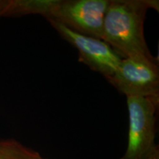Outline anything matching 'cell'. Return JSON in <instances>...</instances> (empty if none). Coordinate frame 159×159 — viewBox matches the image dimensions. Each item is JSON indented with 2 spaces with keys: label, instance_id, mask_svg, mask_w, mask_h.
<instances>
[{
  "label": "cell",
  "instance_id": "obj_1",
  "mask_svg": "<svg viewBox=\"0 0 159 159\" xmlns=\"http://www.w3.org/2000/svg\"><path fill=\"white\" fill-rule=\"evenodd\" d=\"M158 0H110L103 22L102 40L122 59L155 58L144 35L149 9L158 11Z\"/></svg>",
  "mask_w": 159,
  "mask_h": 159
},
{
  "label": "cell",
  "instance_id": "obj_2",
  "mask_svg": "<svg viewBox=\"0 0 159 159\" xmlns=\"http://www.w3.org/2000/svg\"><path fill=\"white\" fill-rule=\"evenodd\" d=\"M159 97H127L129 130L127 148L120 159H148L156 144Z\"/></svg>",
  "mask_w": 159,
  "mask_h": 159
},
{
  "label": "cell",
  "instance_id": "obj_3",
  "mask_svg": "<svg viewBox=\"0 0 159 159\" xmlns=\"http://www.w3.org/2000/svg\"><path fill=\"white\" fill-rule=\"evenodd\" d=\"M109 2L110 0H55L45 19L75 33L102 40Z\"/></svg>",
  "mask_w": 159,
  "mask_h": 159
},
{
  "label": "cell",
  "instance_id": "obj_4",
  "mask_svg": "<svg viewBox=\"0 0 159 159\" xmlns=\"http://www.w3.org/2000/svg\"><path fill=\"white\" fill-rule=\"evenodd\" d=\"M105 78L126 97H159V66L157 57L122 59L114 72Z\"/></svg>",
  "mask_w": 159,
  "mask_h": 159
},
{
  "label": "cell",
  "instance_id": "obj_5",
  "mask_svg": "<svg viewBox=\"0 0 159 159\" xmlns=\"http://www.w3.org/2000/svg\"><path fill=\"white\" fill-rule=\"evenodd\" d=\"M48 21L63 39L77 49L80 62L104 77L114 72L122 58L108 43L101 39L75 33L55 21Z\"/></svg>",
  "mask_w": 159,
  "mask_h": 159
},
{
  "label": "cell",
  "instance_id": "obj_6",
  "mask_svg": "<svg viewBox=\"0 0 159 159\" xmlns=\"http://www.w3.org/2000/svg\"><path fill=\"white\" fill-rule=\"evenodd\" d=\"M55 0H9L5 17L40 15L46 17Z\"/></svg>",
  "mask_w": 159,
  "mask_h": 159
},
{
  "label": "cell",
  "instance_id": "obj_7",
  "mask_svg": "<svg viewBox=\"0 0 159 159\" xmlns=\"http://www.w3.org/2000/svg\"><path fill=\"white\" fill-rule=\"evenodd\" d=\"M32 151L13 139L0 140V159H18Z\"/></svg>",
  "mask_w": 159,
  "mask_h": 159
},
{
  "label": "cell",
  "instance_id": "obj_8",
  "mask_svg": "<svg viewBox=\"0 0 159 159\" xmlns=\"http://www.w3.org/2000/svg\"><path fill=\"white\" fill-rule=\"evenodd\" d=\"M43 156L39 153V152L33 150L30 152H29L28 154H27L25 156L21 157V158L18 159H42Z\"/></svg>",
  "mask_w": 159,
  "mask_h": 159
},
{
  "label": "cell",
  "instance_id": "obj_9",
  "mask_svg": "<svg viewBox=\"0 0 159 159\" xmlns=\"http://www.w3.org/2000/svg\"><path fill=\"white\" fill-rule=\"evenodd\" d=\"M8 5L9 0H0V18L5 17Z\"/></svg>",
  "mask_w": 159,
  "mask_h": 159
},
{
  "label": "cell",
  "instance_id": "obj_10",
  "mask_svg": "<svg viewBox=\"0 0 159 159\" xmlns=\"http://www.w3.org/2000/svg\"><path fill=\"white\" fill-rule=\"evenodd\" d=\"M148 159H159V147H157L150 156Z\"/></svg>",
  "mask_w": 159,
  "mask_h": 159
},
{
  "label": "cell",
  "instance_id": "obj_11",
  "mask_svg": "<svg viewBox=\"0 0 159 159\" xmlns=\"http://www.w3.org/2000/svg\"><path fill=\"white\" fill-rule=\"evenodd\" d=\"M42 159H49V158H44V157H43Z\"/></svg>",
  "mask_w": 159,
  "mask_h": 159
}]
</instances>
